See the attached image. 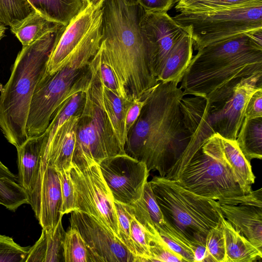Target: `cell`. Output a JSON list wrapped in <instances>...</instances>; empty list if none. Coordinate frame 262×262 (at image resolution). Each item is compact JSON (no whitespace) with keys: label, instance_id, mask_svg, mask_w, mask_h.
<instances>
[{"label":"cell","instance_id":"1","mask_svg":"<svg viewBox=\"0 0 262 262\" xmlns=\"http://www.w3.org/2000/svg\"><path fill=\"white\" fill-rule=\"evenodd\" d=\"M178 83L159 81L146 95L124 147L127 155L163 177L181 157L190 140L180 110L184 95Z\"/></svg>","mask_w":262,"mask_h":262},{"label":"cell","instance_id":"2","mask_svg":"<svg viewBox=\"0 0 262 262\" xmlns=\"http://www.w3.org/2000/svg\"><path fill=\"white\" fill-rule=\"evenodd\" d=\"M101 45L133 99L144 97L158 82L152 47L141 25L145 12L138 4L104 0Z\"/></svg>","mask_w":262,"mask_h":262},{"label":"cell","instance_id":"3","mask_svg":"<svg viewBox=\"0 0 262 262\" xmlns=\"http://www.w3.org/2000/svg\"><path fill=\"white\" fill-rule=\"evenodd\" d=\"M262 74V43L249 32L215 42L198 50L181 80L186 95L207 98L234 86L243 78Z\"/></svg>","mask_w":262,"mask_h":262},{"label":"cell","instance_id":"4","mask_svg":"<svg viewBox=\"0 0 262 262\" xmlns=\"http://www.w3.org/2000/svg\"><path fill=\"white\" fill-rule=\"evenodd\" d=\"M59 25L23 46L0 94V129L16 148L28 138L26 125L32 96L46 72L48 60L63 27Z\"/></svg>","mask_w":262,"mask_h":262},{"label":"cell","instance_id":"5","mask_svg":"<svg viewBox=\"0 0 262 262\" xmlns=\"http://www.w3.org/2000/svg\"><path fill=\"white\" fill-rule=\"evenodd\" d=\"M102 26L97 27L55 72L43 74L32 97L26 131L29 137L41 135L56 111L67 99L85 92L91 80L89 63L102 40Z\"/></svg>","mask_w":262,"mask_h":262},{"label":"cell","instance_id":"6","mask_svg":"<svg viewBox=\"0 0 262 262\" xmlns=\"http://www.w3.org/2000/svg\"><path fill=\"white\" fill-rule=\"evenodd\" d=\"M173 181L195 194L221 204L262 207V189L244 194L225 159L217 133L203 144Z\"/></svg>","mask_w":262,"mask_h":262},{"label":"cell","instance_id":"7","mask_svg":"<svg viewBox=\"0 0 262 262\" xmlns=\"http://www.w3.org/2000/svg\"><path fill=\"white\" fill-rule=\"evenodd\" d=\"M167 224L193 247L205 245L209 231L223 216L219 203L195 194L177 182L155 176L149 181Z\"/></svg>","mask_w":262,"mask_h":262},{"label":"cell","instance_id":"8","mask_svg":"<svg viewBox=\"0 0 262 262\" xmlns=\"http://www.w3.org/2000/svg\"><path fill=\"white\" fill-rule=\"evenodd\" d=\"M172 18L190 33L194 49L262 29V0L199 11L180 10Z\"/></svg>","mask_w":262,"mask_h":262},{"label":"cell","instance_id":"9","mask_svg":"<svg viewBox=\"0 0 262 262\" xmlns=\"http://www.w3.org/2000/svg\"><path fill=\"white\" fill-rule=\"evenodd\" d=\"M126 154L108 118L88 89L80 107L72 164L77 166L99 164L102 160Z\"/></svg>","mask_w":262,"mask_h":262},{"label":"cell","instance_id":"10","mask_svg":"<svg viewBox=\"0 0 262 262\" xmlns=\"http://www.w3.org/2000/svg\"><path fill=\"white\" fill-rule=\"evenodd\" d=\"M70 175L76 210L93 216L120 238L114 200L98 164L82 166L72 164Z\"/></svg>","mask_w":262,"mask_h":262},{"label":"cell","instance_id":"11","mask_svg":"<svg viewBox=\"0 0 262 262\" xmlns=\"http://www.w3.org/2000/svg\"><path fill=\"white\" fill-rule=\"evenodd\" d=\"M71 213L70 227L83 239L88 262H136V257L120 238L97 219L77 210Z\"/></svg>","mask_w":262,"mask_h":262},{"label":"cell","instance_id":"12","mask_svg":"<svg viewBox=\"0 0 262 262\" xmlns=\"http://www.w3.org/2000/svg\"><path fill=\"white\" fill-rule=\"evenodd\" d=\"M98 165L115 201L130 205L141 198L149 174L143 162L123 154Z\"/></svg>","mask_w":262,"mask_h":262},{"label":"cell","instance_id":"13","mask_svg":"<svg viewBox=\"0 0 262 262\" xmlns=\"http://www.w3.org/2000/svg\"><path fill=\"white\" fill-rule=\"evenodd\" d=\"M262 74L243 78L225 97L211 103L210 118L215 133L236 140L244 119L246 103L251 95L262 88Z\"/></svg>","mask_w":262,"mask_h":262},{"label":"cell","instance_id":"14","mask_svg":"<svg viewBox=\"0 0 262 262\" xmlns=\"http://www.w3.org/2000/svg\"><path fill=\"white\" fill-rule=\"evenodd\" d=\"M180 107L190 140L181 157L166 175L170 180H174L177 177L192 156L215 133L210 118L211 103L207 98L195 96H184Z\"/></svg>","mask_w":262,"mask_h":262},{"label":"cell","instance_id":"15","mask_svg":"<svg viewBox=\"0 0 262 262\" xmlns=\"http://www.w3.org/2000/svg\"><path fill=\"white\" fill-rule=\"evenodd\" d=\"M27 193L29 205L42 229L54 232L63 216L58 171L41 160L36 181Z\"/></svg>","mask_w":262,"mask_h":262},{"label":"cell","instance_id":"16","mask_svg":"<svg viewBox=\"0 0 262 262\" xmlns=\"http://www.w3.org/2000/svg\"><path fill=\"white\" fill-rule=\"evenodd\" d=\"M102 22V7L86 5L68 25L63 26L49 55L44 74H51L62 67Z\"/></svg>","mask_w":262,"mask_h":262},{"label":"cell","instance_id":"17","mask_svg":"<svg viewBox=\"0 0 262 262\" xmlns=\"http://www.w3.org/2000/svg\"><path fill=\"white\" fill-rule=\"evenodd\" d=\"M141 25L154 52L155 73H158L173 45L187 32L167 12H144Z\"/></svg>","mask_w":262,"mask_h":262},{"label":"cell","instance_id":"18","mask_svg":"<svg viewBox=\"0 0 262 262\" xmlns=\"http://www.w3.org/2000/svg\"><path fill=\"white\" fill-rule=\"evenodd\" d=\"M88 90L93 99L105 113L116 137L124 148L127 138L125 119L133 100L120 97L92 76Z\"/></svg>","mask_w":262,"mask_h":262},{"label":"cell","instance_id":"19","mask_svg":"<svg viewBox=\"0 0 262 262\" xmlns=\"http://www.w3.org/2000/svg\"><path fill=\"white\" fill-rule=\"evenodd\" d=\"M80 110L62 125L49 147L41 152V160L57 171L71 169Z\"/></svg>","mask_w":262,"mask_h":262},{"label":"cell","instance_id":"20","mask_svg":"<svg viewBox=\"0 0 262 262\" xmlns=\"http://www.w3.org/2000/svg\"><path fill=\"white\" fill-rule=\"evenodd\" d=\"M219 204L224 217L262 252V207Z\"/></svg>","mask_w":262,"mask_h":262},{"label":"cell","instance_id":"21","mask_svg":"<svg viewBox=\"0 0 262 262\" xmlns=\"http://www.w3.org/2000/svg\"><path fill=\"white\" fill-rule=\"evenodd\" d=\"M193 40L187 31L169 51L158 73V81L180 83L192 57Z\"/></svg>","mask_w":262,"mask_h":262},{"label":"cell","instance_id":"22","mask_svg":"<svg viewBox=\"0 0 262 262\" xmlns=\"http://www.w3.org/2000/svg\"><path fill=\"white\" fill-rule=\"evenodd\" d=\"M42 134L29 137L17 151L19 184L29 192L33 188L38 176L41 161Z\"/></svg>","mask_w":262,"mask_h":262},{"label":"cell","instance_id":"23","mask_svg":"<svg viewBox=\"0 0 262 262\" xmlns=\"http://www.w3.org/2000/svg\"><path fill=\"white\" fill-rule=\"evenodd\" d=\"M65 233L61 221L54 232L42 229L40 237L31 246L25 262L64 261L63 241Z\"/></svg>","mask_w":262,"mask_h":262},{"label":"cell","instance_id":"24","mask_svg":"<svg viewBox=\"0 0 262 262\" xmlns=\"http://www.w3.org/2000/svg\"><path fill=\"white\" fill-rule=\"evenodd\" d=\"M225 241V262H253L262 258L257 249L224 216L221 219Z\"/></svg>","mask_w":262,"mask_h":262},{"label":"cell","instance_id":"25","mask_svg":"<svg viewBox=\"0 0 262 262\" xmlns=\"http://www.w3.org/2000/svg\"><path fill=\"white\" fill-rule=\"evenodd\" d=\"M221 145L225 159L244 194L250 193L255 177L249 162L241 150L236 140H232L220 136Z\"/></svg>","mask_w":262,"mask_h":262},{"label":"cell","instance_id":"26","mask_svg":"<svg viewBox=\"0 0 262 262\" xmlns=\"http://www.w3.org/2000/svg\"><path fill=\"white\" fill-rule=\"evenodd\" d=\"M34 10L49 20L67 26L86 6L85 0H27Z\"/></svg>","mask_w":262,"mask_h":262},{"label":"cell","instance_id":"27","mask_svg":"<svg viewBox=\"0 0 262 262\" xmlns=\"http://www.w3.org/2000/svg\"><path fill=\"white\" fill-rule=\"evenodd\" d=\"M89 67L92 77L102 85L120 97L132 100L125 87L111 65L101 45L91 60Z\"/></svg>","mask_w":262,"mask_h":262},{"label":"cell","instance_id":"28","mask_svg":"<svg viewBox=\"0 0 262 262\" xmlns=\"http://www.w3.org/2000/svg\"><path fill=\"white\" fill-rule=\"evenodd\" d=\"M236 141L247 159H262V117L244 118Z\"/></svg>","mask_w":262,"mask_h":262},{"label":"cell","instance_id":"29","mask_svg":"<svg viewBox=\"0 0 262 262\" xmlns=\"http://www.w3.org/2000/svg\"><path fill=\"white\" fill-rule=\"evenodd\" d=\"M61 25L47 19L34 10L27 17L10 27L23 46L28 45L41 36Z\"/></svg>","mask_w":262,"mask_h":262},{"label":"cell","instance_id":"30","mask_svg":"<svg viewBox=\"0 0 262 262\" xmlns=\"http://www.w3.org/2000/svg\"><path fill=\"white\" fill-rule=\"evenodd\" d=\"M29 204L26 190L17 181L0 178V204L15 211L24 204Z\"/></svg>","mask_w":262,"mask_h":262},{"label":"cell","instance_id":"31","mask_svg":"<svg viewBox=\"0 0 262 262\" xmlns=\"http://www.w3.org/2000/svg\"><path fill=\"white\" fill-rule=\"evenodd\" d=\"M34 10L27 0H0V23L11 27Z\"/></svg>","mask_w":262,"mask_h":262},{"label":"cell","instance_id":"32","mask_svg":"<svg viewBox=\"0 0 262 262\" xmlns=\"http://www.w3.org/2000/svg\"><path fill=\"white\" fill-rule=\"evenodd\" d=\"M64 262H88L87 249L80 233L70 227L63 241Z\"/></svg>","mask_w":262,"mask_h":262},{"label":"cell","instance_id":"33","mask_svg":"<svg viewBox=\"0 0 262 262\" xmlns=\"http://www.w3.org/2000/svg\"><path fill=\"white\" fill-rule=\"evenodd\" d=\"M130 237L135 251L136 262L150 261L149 249L152 237L134 217L130 223Z\"/></svg>","mask_w":262,"mask_h":262},{"label":"cell","instance_id":"34","mask_svg":"<svg viewBox=\"0 0 262 262\" xmlns=\"http://www.w3.org/2000/svg\"><path fill=\"white\" fill-rule=\"evenodd\" d=\"M114 203L118 217L120 239L128 250L136 257L130 237V223L134 217L131 207L130 205L123 204L115 201Z\"/></svg>","mask_w":262,"mask_h":262},{"label":"cell","instance_id":"35","mask_svg":"<svg viewBox=\"0 0 262 262\" xmlns=\"http://www.w3.org/2000/svg\"><path fill=\"white\" fill-rule=\"evenodd\" d=\"M205 246L213 261L225 262V241L222 222L209 231L206 238Z\"/></svg>","mask_w":262,"mask_h":262},{"label":"cell","instance_id":"36","mask_svg":"<svg viewBox=\"0 0 262 262\" xmlns=\"http://www.w3.org/2000/svg\"><path fill=\"white\" fill-rule=\"evenodd\" d=\"M30 248L21 246L12 238L0 234V262H25Z\"/></svg>","mask_w":262,"mask_h":262},{"label":"cell","instance_id":"37","mask_svg":"<svg viewBox=\"0 0 262 262\" xmlns=\"http://www.w3.org/2000/svg\"><path fill=\"white\" fill-rule=\"evenodd\" d=\"M254 0H189L176 6L177 11L180 10L199 11L219 7L243 4Z\"/></svg>","mask_w":262,"mask_h":262},{"label":"cell","instance_id":"38","mask_svg":"<svg viewBox=\"0 0 262 262\" xmlns=\"http://www.w3.org/2000/svg\"><path fill=\"white\" fill-rule=\"evenodd\" d=\"M58 172L62 201L61 213L63 215L76 210L75 191L70 175V170Z\"/></svg>","mask_w":262,"mask_h":262},{"label":"cell","instance_id":"39","mask_svg":"<svg viewBox=\"0 0 262 262\" xmlns=\"http://www.w3.org/2000/svg\"><path fill=\"white\" fill-rule=\"evenodd\" d=\"M150 261L184 262L182 257L171 250L160 239H152L150 246Z\"/></svg>","mask_w":262,"mask_h":262},{"label":"cell","instance_id":"40","mask_svg":"<svg viewBox=\"0 0 262 262\" xmlns=\"http://www.w3.org/2000/svg\"><path fill=\"white\" fill-rule=\"evenodd\" d=\"M244 117L249 119L262 117V88L255 91L248 99Z\"/></svg>","mask_w":262,"mask_h":262},{"label":"cell","instance_id":"41","mask_svg":"<svg viewBox=\"0 0 262 262\" xmlns=\"http://www.w3.org/2000/svg\"><path fill=\"white\" fill-rule=\"evenodd\" d=\"M179 0H138L145 12H167Z\"/></svg>","mask_w":262,"mask_h":262},{"label":"cell","instance_id":"42","mask_svg":"<svg viewBox=\"0 0 262 262\" xmlns=\"http://www.w3.org/2000/svg\"><path fill=\"white\" fill-rule=\"evenodd\" d=\"M146 96L143 99L133 100V103L128 109L125 119V132L126 135L136 122L142 107L146 102Z\"/></svg>","mask_w":262,"mask_h":262},{"label":"cell","instance_id":"43","mask_svg":"<svg viewBox=\"0 0 262 262\" xmlns=\"http://www.w3.org/2000/svg\"><path fill=\"white\" fill-rule=\"evenodd\" d=\"M0 178H7L10 180L18 182V176L11 172L8 167H7L0 161Z\"/></svg>","mask_w":262,"mask_h":262},{"label":"cell","instance_id":"44","mask_svg":"<svg viewBox=\"0 0 262 262\" xmlns=\"http://www.w3.org/2000/svg\"><path fill=\"white\" fill-rule=\"evenodd\" d=\"M104 0H85L86 5L91 6L94 8L102 7Z\"/></svg>","mask_w":262,"mask_h":262},{"label":"cell","instance_id":"45","mask_svg":"<svg viewBox=\"0 0 262 262\" xmlns=\"http://www.w3.org/2000/svg\"><path fill=\"white\" fill-rule=\"evenodd\" d=\"M6 30V28L3 25H1L0 26V40L2 39V38L5 35V31Z\"/></svg>","mask_w":262,"mask_h":262},{"label":"cell","instance_id":"46","mask_svg":"<svg viewBox=\"0 0 262 262\" xmlns=\"http://www.w3.org/2000/svg\"><path fill=\"white\" fill-rule=\"evenodd\" d=\"M124 2L128 5H134L138 4V0H124Z\"/></svg>","mask_w":262,"mask_h":262},{"label":"cell","instance_id":"47","mask_svg":"<svg viewBox=\"0 0 262 262\" xmlns=\"http://www.w3.org/2000/svg\"><path fill=\"white\" fill-rule=\"evenodd\" d=\"M189 0H179L178 1V4H182L186 3V2L188 1Z\"/></svg>","mask_w":262,"mask_h":262},{"label":"cell","instance_id":"48","mask_svg":"<svg viewBox=\"0 0 262 262\" xmlns=\"http://www.w3.org/2000/svg\"><path fill=\"white\" fill-rule=\"evenodd\" d=\"M1 25H2V24H1L0 23V26H1Z\"/></svg>","mask_w":262,"mask_h":262}]
</instances>
